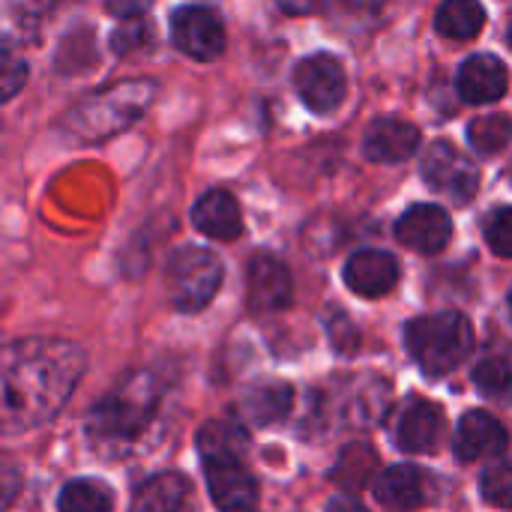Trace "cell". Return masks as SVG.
Returning <instances> with one entry per match:
<instances>
[{"label":"cell","mask_w":512,"mask_h":512,"mask_svg":"<svg viewBox=\"0 0 512 512\" xmlns=\"http://www.w3.org/2000/svg\"><path fill=\"white\" fill-rule=\"evenodd\" d=\"M405 345L414 363L429 375H450L465 363L474 348V327L462 312H435L414 318L405 327Z\"/></svg>","instance_id":"4"},{"label":"cell","mask_w":512,"mask_h":512,"mask_svg":"<svg viewBox=\"0 0 512 512\" xmlns=\"http://www.w3.org/2000/svg\"><path fill=\"white\" fill-rule=\"evenodd\" d=\"M486 243L498 258H510L512 255V210L510 207H498L495 216L486 222Z\"/></svg>","instance_id":"32"},{"label":"cell","mask_w":512,"mask_h":512,"mask_svg":"<svg viewBox=\"0 0 512 512\" xmlns=\"http://www.w3.org/2000/svg\"><path fill=\"white\" fill-rule=\"evenodd\" d=\"M156 42L150 24L144 18H129L126 24H120L111 36V48L117 54H129V51H141V48H150Z\"/></svg>","instance_id":"29"},{"label":"cell","mask_w":512,"mask_h":512,"mask_svg":"<svg viewBox=\"0 0 512 512\" xmlns=\"http://www.w3.org/2000/svg\"><path fill=\"white\" fill-rule=\"evenodd\" d=\"M474 384L486 393V396H504L510 390V366L504 357H492L483 360L474 372Z\"/></svg>","instance_id":"31"},{"label":"cell","mask_w":512,"mask_h":512,"mask_svg":"<svg viewBox=\"0 0 512 512\" xmlns=\"http://www.w3.org/2000/svg\"><path fill=\"white\" fill-rule=\"evenodd\" d=\"M444 432H447L444 408H438L435 402L420 399V402H411L402 411L399 426H396V444L405 453L429 456V453H438V447L444 441Z\"/></svg>","instance_id":"13"},{"label":"cell","mask_w":512,"mask_h":512,"mask_svg":"<svg viewBox=\"0 0 512 512\" xmlns=\"http://www.w3.org/2000/svg\"><path fill=\"white\" fill-rule=\"evenodd\" d=\"M294 300V282L288 267L273 255H255L246 267V303L252 312H282Z\"/></svg>","instance_id":"10"},{"label":"cell","mask_w":512,"mask_h":512,"mask_svg":"<svg viewBox=\"0 0 512 512\" xmlns=\"http://www.w3.org/2000/svg\"><path fill=\"white\" fill-rule=\"evenodd\" d=\"M423 180L453 204H468L480 189L477 165L450 141H435L423 156Z\"/></svg>","instance_id":"6"},{"label":"cell","mask_w":512,"mask_h":512,"mask_svg":"<svg viewBox=\"0 0 512 512\" xmlns=\"http://www.w3.org/2000/svg\"><path fill=\"white\" fill-rule=\"evenodd\" d=\"M39 0H0V45L15 48L36 36Z\"/></svg>","instance_id":"23"},{"label":"cell","mask_w":512,"mask_h":512,"mask_svg":"<svg viewBox=\"0 0 512 512\" xmlns=\"http://www.w3.org/2000/svg\"><path fill=\"white\" fill-rule=\"evenodd\" d=\"M192 486L183 474H159L138 495L132 512H189Z\"/></svg>","instance_id":"21"},{"label":"cell","mask_w":512,"mask_h":512,"mask_svg":"<svg viewBox=\"0 0 512 512\" xmlns=\"http://www.w3.org/2000/svg\"><path fill=\"white\" fill-rule=\"evenodd\" d=\"M399 282V261L390 252L381 249H363L348 258L345 264V285L357 297H384L396 288Z\"/></svg>","instance_id":"14"},{"label":"cell","mask_w":512,"mask_h":512,"mask_svg":"<svg viewBox=\"0 0 512 512\" xmlns=\"http://www.w3.org/2000/svg\"><path fill=\"white\" fill-rule=\"evenodd\" d=\"M390 402H393V390L384 378L378 375L354 378L342 384V390L336 393V417L348 429H372L384 420Z\"/></svg>","instance_id":"8"},{"label":"cell","mask_w":512,"mask_h":512,"mask_svg":"<svg viewBox=\"0 0 512 512\" xmlns=\"http://www.w3.org/2000/svg\"><path fill=\"white\" fill-rule=\"evenodd\" d=\"M507 453V429L486 411H471L462 417L456 432V456L462 462H477L486 456Z\"/></svg>","instance_id":"17"},{"label":"cell","mask_w":512,"mask_h":512,"mask_svg":"<svg viewBox=\"0 0 512 512\" xmlns=\"http://www.w3.org/2000/svg\"><path fill=\"white\" fill-rule=\"evenodd\" d=\"M294 405V390L282 381H270V384H258L249 387L237 405L240 417L252 426H270L288 417Z\"/></svg>","instance_id":"20"},{"label":"cell","mask_w":512,"mask_h":512,"mask_svg":"<svg viewBox=\"0 0 512 512\" xmlns=\"http://www.w3.org/2000/svg\"><path fill=\"white\" fill-rule=\"evenodd\" d=\"M192 222L201 234L213 240H234L243 231L240 204L225 189H210L207 195H201L192 207Z\"/></svg>","instance_id":"18"},{"label":"cell","mask_w":512,"mask_h":512,"mask_svg":"<svg viewBox=\"0 0 512 512\" xmlns=\"http://www.w3.org/2000/svg\"><path fill=\"white\" fill-rule=\"evenodd\" d=\"M375 465H378V459H375V453L369 447H351V450L342 453V459H339V465L333 471V480L339 486H345L348 492L363 489L372 480Z\"/></svg>","instance_id":"27"},{"label":"cell","mask_w":512,"mask_h":512,"mask_svg":"<svg viewBox=\"0 0 512 512\" xmlns=\"http://www.w3.org/2000/svg\"><path fill=\"white\" fill-rule=\"evenodd\" d=\"M294 87L315 114H330L342 105L348 78H345L342 63L333 54H312L297 63Z\"/></svg>","instance_id":"7"},{"label":"cell","mask_w":512,"mask_h":512,"mask_svg":"<svg viewBox=\"0 0 512 512\" xmlns=\"http://www.w3.org/2000/svg\"><path fill=\"white\" fill-rule=\"evenodd\" d=\"M510 117L507 114H486V117H477L471 126H468V141L477 153L483 156H495L501 153L507 144H510Z\"/></svg>","instance_id":"26"},{"label":"cell","mask_w":512,"mask_h":512,"mask_svg":"<svg viewBox=\"0 0 512 512\" xmlns=\"http://www.w3.org/2000/svg\"><path fill=\"white\" fill-rule=\"evenodd\" d=\"M150 6H153V0H105V9H108L114 18H123V21H129V18H144V15L150 12Z\"/></svg>","instance_id":"36"},{"label":"cell","mask_w":512,"mask_h":512,"mask_svg":"<svg viewBox=\"0 0 512 512\" xmlns=\"http://www.w3.org/2000/svg\"><path fill=\"white\" fill-rule=\"evenodd\" d=\"M396 237L423 255H438L453 237V219L438 204H417L396 222Z\"/></svg>","instance_id":"12"},{"label":"cell","mask_w":512,"mask_h":512,"mask_svg":"<svg viewBox=\"0 0 512 512\" xmlns=\"http://www.w3.org/2000/svg\"><path fill=\"white\" fill-rule=\"evenodd\" d=\"M327 512H369L354 495H336L333 501H330V507Z\"/></svg>","instance_id":"37"},{"label":"cell","mask_w":512,"mask_h":512,"mask_svg":"<svg viewBox=\"0 0 512 512\" xmlns=\"http://www.w3.org/2000/svg\"><path fill=\"white\" fill-rule=\"evenodd\" d=\"M21 492V468L15 459L0 453V512L9 510V504H15Z\"/></svg>","instance_id":"33"},{"label":"cell","mask_w":512,"mask_h":512,"mask_svg":"<svg viewBox=\"0 0 512 512\" xmlns=\"http://www.w3.org/2000/svg\"><path fill=\"white\" fill-rule=\"evenodd\" d=\"M375 495L390 510H417L429 501V480L414 465H393L378 477Z\"/></svg>","instance_id":"19"},{"label":"cell","mask_w":512,"mask_h":512,"mask_svg":"<svg viewBox=\"0 0 512 512\" xmlns=\"http://www.w3.org/2000/svg\"><path fill=\"white\" fill-rule=\"evenodd\" d=\"M330 12L336 18H372L381 6V0H327Z\"/></svg>","instance_id":"34"},{"label":"cell","mask_w":512,"mask_h":512,"mask_svg":"<svg viewBox=\"0 0 512 512\" xmlns=\"http://www.w3.org/2000/svg\"><path fill=\"white\" fill-rule=\"evenodd\" d=\"M210 498L222 512H252L258 504V483L240 459H204Z\"/></svg>","instance_id":"11"},{"label":"cell","mask_w":512,"mask_h":512,"mask_svg":"<svg viewBox=\"0 0 512 512\" xmlns=\"http://www.w3.org/2000/svg\"><path fill=\"white\" fill-rule=\"evenodd\" d=\"M435 27L447 39L468 42V39L483 33L486 9H483L480 0H444L438 15H435Z\"/></svg>","instance_id":"22"},{"label":"cell","mask_w":512,"mask_h":512,"mask_svg":"<svg viewBox=\"0 0 512 512\" xmlns=\"http://www.w3.org/2000/svg\"><path fill=\"white\" fill-rule=\"evenodd\" d=\"M456 84L465 102L486 105V102H498L507 93L510 75H507L504 60H498L495 54H474L462 63Z\"/></svg>","instance_id":"16"},{"label":"cell","mask_w":512,"mask_h":512,"mask_svg":"<svg viewBox=\"0 0 512 512\" xmlns=\"http://www.w3.org/2000/svg\"><path fill=\"white\" fill-rule=\"evenodd\" d=\"M171 39L195 60H216L225 51V27L207 6H180L171 15Z\"/></svg>","instance_id":"9"},{"label":"cell","mask_w":512,"mask_h":512,"mask_svg":"<svg viewBox=\"0 0 512 512\" xmlns=\"http://www.w3.org/2000/svg\"><path fill=\"white\" fill-rule=\"evenodd\" d=\"M417 147H420V129L402 117H378L366 129V141H363L366 159L378 165L405 162L408 156L417 153Z\"/></svg>","instance_id":"15"},{"label":"cell","mask_w":512,"mask_h":512,"mask_svg":"<svg viewBox=\"0 0 512 512\" xmlns=\"http://www.w3.org/2000/svg\"><path fill=\"white\" fill-rule=\"evenodd\" d=\"M84 375V351L66 339L30 336L0 345V435L45 426Z\"/></svg>","instance_id":"1"},{"label":"cell","mask_w":512,"mask_h":512,"mask_svg":"<svg viewBox=\"0 0 512 512\" xmlns=\"http://www.w3.org/2000/svg\"><path fill=\"white\" fill-rule=\"evenodd\" d=\"M330 336H333L336 351H342V354H354V348H357V327H354L345 315H336V318H333V324H330Z\"/></svg>","instance_id":"35"},{"label":"cell","mask_w":512,"mask_h":512,"mask_svg":"<svg viewBox=\"0 0 512 512\" xmlns=\"http://www.w3.org/2000/svg\"><path fill=\"white\" fill-rule=\"evenodd\" d=\"M60 512H111L114 510V492L99 480H72L63 486L57 498Z\"/></svg>","instance_id":"25"},{"label":"cell","mask_w":512,"mask_h":512,"mask_svg":"<svg viewBox=\"0 0 512 512\" xmlns=\"http://www.w3.org/2000/svg\"><path fill=\"white\" fill-rule=\"evenodd\" d=\"M480 486H483V498H486L492 507H498V510H510L512 477H510V465H507L504 459L483 471Z\"/></svg>","instance_id":"28"},{"label":"cell","mask_w":512,"mask_h":512,"mask_svg":"<svg viewBox=\"0 0 512 512\" xmlns=\"http://www.w3.org/2000/svg\"><path fill=\"white\" fill-rule=\"evenodd\" d=\"M162 429V384L153 372H132L87 414L84 438L99 459L120 462L156 447Z\"/></svg>","instance_id":"2"},{"label":"cell","mask_w":512,"mask_h":512,"mask_svg":"<svg viewBox=\"0 0 512 512\" xmlns=\"http://www.w3.org/2000/svg\"><path fill=\"white\" fill-rule=\"evenodd\" d=\"M27 72V63L12 48L0 45V105L9 102L27 84Z\"/></svg>","instance_id":"30"},{"label":"cell","mask_w":512,"mask_h":512,"mask_svg":"<svg viewBox=\"0 0 512 512\" xmlns=\"http://www.w3.org/2000/svg\"><path fill=\"white\" fill-rule=\"evenodd\" d=\"M198 450L204 459H243L246 432L234 420H213L198 432Z\"/></svg>","instance_id":"24"},{"label":"cell","mask_w":512,"mask_h":512,"mask_svg":"<svg viewBox=\"0 0 512 512\" xmlns=\"http://www.w3.org/2000/svg\"><path fill=\"white\" fill-rule=\"evenodd\" d=\"M168 300L177 312H201L222 285V261L201 246H180L165 267Z\"/></svg>","instance_id":"5"},{"label":"cell","mask_w":512,"mask_h":512,"mask_svg":"<svg viewBox=\"0 0 512 512\" xmlns=\"http://www.w3.org/2000/svg\"><path fill=\"white\" fill-rule=\"evenodd\" d=\"M156 99V84L147 78L117 81L105 90L90 93L78 102L66 117L63 126L81 141H102L123 129H129Z\"/></svg>","instance_id":"3"}]
</instances>
